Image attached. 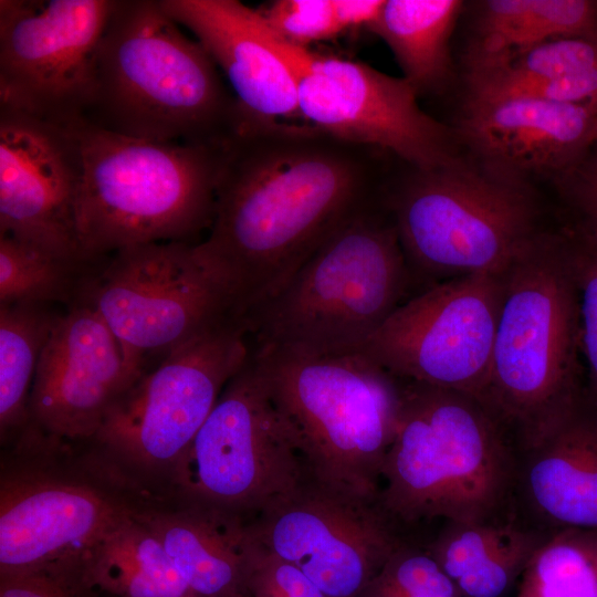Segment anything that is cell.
I'll return each mask as SVG.
<instances>
[{
	"label": "cell",
	"mask_w": 597,
	"mask_h": 597,
	"mask_svg": "<svg viewBox=\"0 0 597 597\" xmlns=\"http://www.w3.org/2000/svg\"><path fill=\"white\" fill-rule=\"evenodd\" d=\"M458 0H385L368 31L381 38L417 94L443 88L451 73L450 38Z\"/></svg>",
	"instance_id": "d4e9b609"
},
{
	"label": "cell",
	"mask_w": 597,
	"mask_h": 597,
	"mask_svg": "<svg viewBox=\"0 0 597 597\" xmlns=\"http://www.w3.org/2000/svg\"><path fill=\"white\" fill-rule=\"evenodd\" d=\"M244 593L250 597H326L300 568L264 548L251 534Z\"/></svg>",
	"instance_id": "d6a6232c"
},
{
	"label": "cell",
	"mask_w": 597,
	"mask_h": 597,
	"mask_svg": "<svg viewBox=\"0 0 597 597\" xmlns=\"http://www.w3.org/2000/svg\"><path fill=\"white\" fill-rule=\"evenodd\" d=\"M0 597H87L46 572L0 573Z\"/></svg>",
	"instance_id": "d590c367"
},
{
	"label": "cell",
	"mask_w": 597,
	"mask_h": 597,
	"mask_svg": "<svg viewBox=\"0 0 597 597\" xmlns=\"http://www.w3.org/2000/svg\"><path fill=\"white\" fill-rule=\"evenodd\" d=\"M298 117L338 139L389 153L417 169L455 163L450 129L418 105L404 77L365 63L287 45Z\"/></svg>",
	"instance_id": "5bb4252c"
},
{
	"label": "cell",
	"mask_w": 597,
	"mask_h": 597,
	"mask_svg": "<svg viewBox=\"0 0 597 597\" xmlns=\"http://www.w3.org/2000/svg\"><path fill=\"white\" fill-rule=\"evenodd\" d=\"M169 476L186 504L247 523L305 482L307 469L296 438L252 353Z\"/></svg>",
	"instance_id": "9c48e42d"
},
{
	"label": "cell",
	"mask_w": 597,
	"mask_h": 597,
	"mask_svg": "<svg viewBox=\"0 0 597 597\" xmlns=\"http://www.w3.org/2000/svg\"><path fill=\"white\" fill-rule=\"evenodd\" d=\"M264 548L300 568L326 597H358L405 541L379 498L307 476L290 496L248 523Z\"/></svg>",
	"instance_id": "9a60e30c"
},
{
	"label": "cell",
	"mask_w": 597,
	"mask_h": 597,
	"mask_svg": "<svg viewBox=\"0 0 597 597\" xmlns=\"http://www.w3.org/2000/svg\"><path fill=\"white\" fill-rule=\"evenodd\" d=\"M358 597H460L452 580L425 548L406 542Z\"/></svg>",
	"instance_id": "f546056e"
},
{
	"label": "cell",
	"mask_w": 597,
	"mask_h": 597,
	"mask_svg": "<svg viewBox=\"0 0 597 597\" xmlns=\"http://www.w3.org/2000/svg\"><path fill=\"white\" fill-rule=\"evenodd\" d=\"M516 467L507 431L478 399L402 380L379 491L381 506L399 526L434 519L502 521L514 500Z\"/></svg>",
	"instance_id": "3957f363"
},
{
	"label": "cell",
	"mask_w": 597,
	"mask_h": 597,
	"mask_svg": "<svg viewBox=\"0 0 597 597\" xmlns=\"http://www.w3.org/2000/svg\"><path fill=\"white\" fill-rule=\"evenodd\" d=\"M114 0H1L0 106L70 125L91 104Z\"/></svg>",
	"instance_id": "4fadbf2b"
},
{
	"label": "cell",
	"mask_w": 597,
	"mask_h": 597,
	"mask_svg": "<svg viewBox=\"0 0 597 597\" xmlns=\"http://www.w3.org/2000/svg\"><path fill=\"white\" fill-rule=\"evenodd\" d=\"M59 314L49 305H0L1 440L20 438L30 423L36 367Z\"/></svg>",
	"instance_id": "484cf974"
},
{
	"label": "cell",
	"mask_w": 597,
	"mask_h": 597,
	"mask_svg": "<svg viewBox=\"0 0 597 597\" xmlns=\"http://www.w3.org/2000/svg\"><path fill=\"white\" fill-rule=\"evenodd\" d=\"M92 264L67 261L10 235H0V305L70 306L76 302Z\"/></svg>",
	"instance_id": "83f0119b"
},
{
	"label": "cell",
	"mask_w": 597,
	"mask_h": 597,
	"mask_svg": "<svg viewBox=\"0 0 597 597\" xmlns=\"http://www.w3.org/2000/svg\"><path fill=\"white\" fill-rule=\"evenodd\" d=\"M582 220V238L597 244V144L563 177Z\"/></svg>",
	"instance_id": "e575fe53"
},
{
	"label": "cell",
	"mask_w": 597,
	"mask_h": 597,
	"mask_svg": "<svg viewBox=\"0 0 597 597\" xmlns=\"http://www.w3.org/2000/svg\"><path fill=\"white\" fill-rule=\"evenodd\" d=\"M77 300L88 304L144 371L239 318L232 295L190 242H153L94 263Z\"/></svg>",
	"instance_id": "30bf717a"
},
{
	"label": "cell",
	"mask_w": 597,
	"mask_h": 597,
	"mask_svg": "<svg viewBox=\"0 0 597 597\" xmlns=\"http://www.w3.org/2000/svg\"><path fill=\"white\" fill-rule=\"evenodd\" d=\"M503 274L452 277L400 304L359 350L395 377L484 405Z\"/></svg>",
	"instance_id": "7c38bea8"
},
{
	"label": "cell",
	"mask_w": 597,
	"mask_h": 597,
	"mask_svg": "<svg viewBox=\"0 0 597 597\" xmlns=\"http://www.w3.org/2000/svg\"><path fill=\"white\" fill-rule=\"evenodd\" d=\"M511 521L446 522L426 547L460 597H502L548 534Z\"/></svg>",
	"instance_id": "603a6c76"
},
{
	"label": "cell",
	"mask_w": 597,
	"mask_h": 597,
	"mask_svg": "<svg viewBox=\"0 0 597 597\" xmlns=\"http://www.w3.org/2000/svg\"><path fill=\"white\" fill-rule=\"evenodd\" d=\"M250 354L241 320L213 328L146 370L92 440L104 457L130 473L169 476Z\"/></svg>",
	"instance_id": "8fae6325"
},
{
	"label": "cell",
	"mask_w": 597,
	"mask_h": 597,
	"mask_svg": "<svg viewBox=\"0 0 597 597\" xmlns=\"http://www.w3.org/2000/svg\"><path fill=\"white\" fill-rule=\"evenodd\" d=\"M467 76L541 80L597 71V35L556 38L493 57H468Z\"/></svg>",
	"instance_id": "f1b7e54d"
},
{
	"label": "cell",
	"mask_w": 597,
	"mask_h": 597,
	"mask_svg": "<svg viewBox=\"0 0 597 597\" xmlns=\"http://www.w3.org/2000/svg\"><path fill=\"white\" fill-rule=\"evenodd\" d=\"M461 132L499 175L525 181L530 175L575 167L597 144V108L526 97L468 98Z\"/></svg>",
	"instance_id": "d6986e66"
},
{
	"label": "cell",
	"mask_w": 597,
	"mask_h": 597,
	"mask_svg": "<svg viewBox=\"0 0 597 597\" xmlns=\"http://www.w3.org/2000/svg\"><path fill=\"white\" fill-rule=\"evenodd\" d=\"M233 597H250L249 595H247L245 593H240Z\"/></svg>",
	"instance_id": "74e56055"
},
{
	"label": "cell",
	"mask_w": 597,
	"mask_h": 597,
	"mask_svg": "<svg viewBox=\"0 0 597 597\" xmlns=\"http://www.w3.org/2000/svg\"><path fill=\"white\" fill-rule=\"evenodd\" d=\"M579 298L580 348L585 355L588 399L597 406V244L580 238L570 244Z\"/></svg>",
	"instance_id": "836d02e7"
},
{
	"label": "cell",
	"mask_w": 597,
	"mask_h": 597,
	"mask_svg": "<svg viewBox=\"0 0 597 597\" xmlns=\"http://www.w3.org/2000/svg\"><path fill=\"white\" fill-rule=\"evenodd\" d=\"M135 512L81 557L75 569L80 589L90 597L94 591L111 597H200Z\"/></svg>",
	"instance_id": "cb8c5ba5"
},
{
	"label": "cell",
	"mask_w": 597,
	"mask_h": 597,
	"mask_svg": "<svg viewBox=\"0 0 597 597\" xmlns=\"http://www.w3.org/2000/svg\"><path fill=\"white\" fill-rule=\"evenodd\" d=\"M385 0H335L343 32L368 28L377 19Z\"/></svg>",
	"instance_id": "8d00e7d4"
},
{
	"label": "cell",
	"mask_w": 597,
	"mask_h": 597,
	"mask_svg": "<svg viewBox=\"0 0 597 597\" xmlns=\"http://www.w3.org/2000/svg\"><path fill=\"white\" fill-rule=\"evenodd\" d=\"M135 509L88 483L40 469L1 475L0 573L46 572L76 585L84 553Z\"/></svg>",
	"instance_id": "ac0fdd59"
},
{
	"label": "cell",
	"mask_w": 597,
	"mask_h": 597,
	"mask_svg": "<svg viewBox=\"0 0 597 597\" xmlns=\"http://www.w3.org/2000/svg\"><path fill=\"white\" fill-rule=\"evenodd\" d=\"M192 32L231 86L240 109L265 118L298 117L297 81L286 44L258 10L238 0H159Z\"/></svg>",
	"instance_id": "ffe728a7"
},
{
	"label": "cell",
	"mask_w": 597,
	"mask_h": 597,
	"mask_svg": "<svg viewBox=\"0 0 597 597\" xmlns=\"http://www.w3.org/2000/svg\"><path fill=\"white\" fill-rule=\"evenodd\" d=\"M258 12L274 36L297 49L308 50L344 33L335 0H275Z\"/></svg>",
	"instance_id": "1f68e13d"
},
{
	"label": "cell",
	"mask_w": 597,
	"mask_h": 597,
	"mask_svg": "<svg viewBox=\"0 0 597 597\" xmlns=\"http://www.w3.org/2000/svg\"><path fill=\"white\" fill-rule=\"evenodd\" d=\"M82 171L71 124L0 106V235L90 264L77 237Z\"/></svg>",
	"instance_id": "e0dca14e"
},
{
	"label": "cell",
	"mask_w": 597,
	"mask_h": 597,
	"mask_svg": "<svg viewBox=\"0 0 597 597\" xmlns=\"http://www.w3.org/2000/svg\"><path fill=\"white\" fill-rule=\"evenodd\" d=\"M83 119L135 138L217 144L234 129L239 105L205 48L159 0H114Z\"/></svg>",
	"instance_id": "7a4b0ae2"
},
{
	"label": "cell",
	"mask_w": 597,
	"mask_h": 597,
	"mask_svg": "<svg viewBox=\"0 0 597 597\" xmlns=\"http://www.w3.org/2000/svg\"><path fill=\"white\" fill-rule=\"evenodd\" d=\"M82 156L77 237L90 263L124 248L209 230L220 143L156 142L71 124Z\"/></svg>",
	"instance_id": "8992f818"
},
{
	"label": "cell",
	"mask_w": 597,
	"mask_h": 597,
	"mask_svg": "<svg viewBox=\"0 0 597 597\" xmlns=\"http://www.w3.org/2000/svg\"><path fill=\"white\" fill-rule=\"evenodd\" d=\"M144 373L97 313L77 300L57 315L42 350L25 432L48 448L92 440Z\"/></svg>",
	"instance_id": "2e32d148"
},
{
	"label": "cell",
	"mask_w": 597,
	"mask_h": 597,
	"mask_svg": "<svg viewBox=\"0 0 597 597\" xmlns=\"http://www.w3.org/2000/svg\"><path fill=\"white\" fill-rule=\"evenodd\" d=\"M579 298L568 242L536 235L504 272L484 406L515 437L537 442L586 399Z\"/></svg>",
	"instance_id": "277c9868"
},
{
	"label": "cell",
	"mask_w": 597,
	"mask_h": 597,
	"mask_svg": "<svg viewBox=\"0 0 597 597\" xmlns=\"http://www.w3.org/2000/svg\"><path fill=\"white\" fill-rule=\"evenodd\" d=\"M587 35H597V1L532 0L503 54L556 38Z\"/></svg>",
	"instance_id": "4dcf8cb0"
},
{
	"label": "cell",
	"mask_w": 597,
	"mask_h": 597,
	"mask_svg": "<svg viewBox=\"0 0 597 597\" xmlns=\"http://www.w3.org/2000/svg\"><path fill=\"white\" fill-rule=\"evenodd\" d=\"M135 516L160 541L188 586L200 597L244 593L250 534L235 515L193 504Z\"/></svg>",
	"instance_id": "7402d4cb"
},
{
	"label": "cell",
	"mask_w": 597,
	"mask_h": 597,
	"mask_svg": "<svg viewBox=\"0 0 597 597\" xmlns=\"http://www.w3.org/2000/svg\"><path fill=\"white\" fill-rule=\"evenodd\" d=\"M251 353L293 430L307 476L333 489L379 498L402 380L360 352Z\"/></svg>",
	"instance_id": "52a82bcc"
},
{
	"label": "cell",
	"mask_w": 597,
	"mask_h": 597,
	"mask_svg": "<svg viewBox=\"0 0 597 597\" xmlns=\"http://www.w3.org/2000/svg\"><path fill=\"white\" fill-rule=\"evenodd\" d=\"M383 205L408 266L428 275L503 274L537 235L535 205L525 182L457 160L409 172Z\"/></svg>",
	"instance_id": "ba28073f"
},
{
	"label": "cell",
	"mask_w": 597,
	"mask_h": 597,
	"mask_svg": "<svg viewBox=\"0 0 597 597\" xmlns=\"http://www.w3.org/2000/svg\"><path fill=\"white\" fill-rule=\"evenodd\" d=\"M515 496L541 531H597V406L587 397L549 433L517 451Z\"/></svg>",
	"instance_id": "44dd1931"
},
{
	"label": "cell",
	"mask_w": 597,
	"mask_h": 597,
	"mask_svg": "<svg viewBox=\"0 0 597 597\" xmlns=\"http://www.w3.org/2000/svg\"><path fill=\"white\" fill-rule=\"evenodd\" d=\"M409 266L381 196L242 318L252 348L356 353L400 305Z\"/></svg>",
	"instance_id": "5b68a950"
},
{
	"label": "cell",
	"mask_w": 597,
	"mask_h": 597,
	"mask_svg": "<svg viewBox=\"0 0 597 597\" xmlns=\"http://www.w3.org/2000/svg\"><path fill=\"white\" fill-rule=\"evenodd\" d=\"M380 151L306 123L240 109L234 129L220 143L212 223L207 238L195 243L240 318L380 198Z\"/></svg>",
	"instance_id": "6da1fadb"
},
{
	"label": "cell",
	"mask_w": 597,
	"mask_h": 597,
	"mask_svg": "<svg viewBox=\"0 0 597 597\" xmlns=\"http://www.w3.org/2000/svg\"><path fill=\"white\" fill-rule=\"evenodd\" d=\"M516 597H597V531L548 532L520 577Z\"/></svg>",
	"instance_id": "4316f807"
}]
</instances>
